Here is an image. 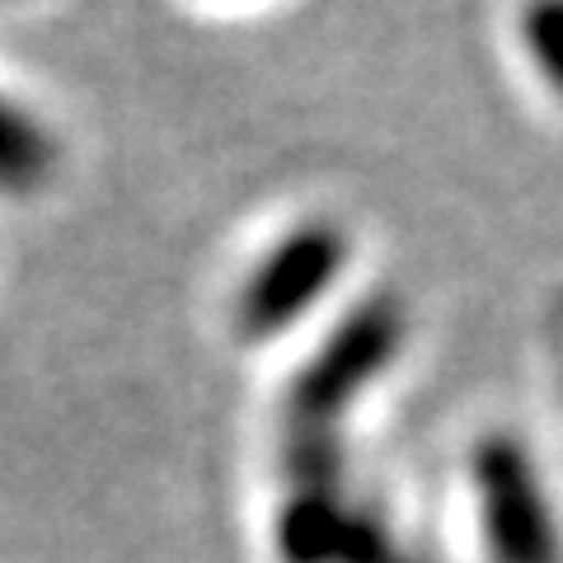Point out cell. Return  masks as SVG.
Listing matches in <instances>:
<instances>
[{
    "label": "cell",
    "mask_w": 563,
    "mask_h": 563,
    "mask_svg": "<svg viewBox=\"0 0 563 563\" xmlns=\"http://www.w3.org/2000/svg\"><path fill=\"white\" fill-rule=\"evenodd\" d=\"M52 161L57 151H52L47 132L0 99V192H33L47 179Z\"/></svg>",
    "instance_id": "4"
},
{
    "label": "cell",
    "mask_w": 563,
    "mask_h": 563,
    "mask_svg": "<svg viewBox=\"0 0 563 563\" xmlns=\"http://www.w3.org/2000/svg\"><path fill=\"white\" fill-rule=\"evenodd\" d=\"M352 244L343 225L333 221H301L291 225L273 250L263 254L250 277L240 282L235 296V324L250 343H268L291 324H301L306 314L329 296V287L343 277Z\"/></svg>",
    "instance_id": "1"
},
{
    "label": "cell",
    "mask_w": 563,
    "mask_h": 563,
    "mask_svg": "<svg viewBox=\"0 0 563 563\" xmlns=\"http://www.w3.org/2000/svg\"><path fill=\"white\" fill-rule=\"evenodd\" d=\"M404 306L395 296H366L357 310L343 314L333 339L314 347L306 372L291 385V422L296 432H324L404 347Z\"/></svg>",
    "instance_id": "2"
},
{
    "label": "cell",
    "mask_w": 563,
    "mask_h": 563,
    "mask_svg": "<svg viewBox=\"0 0 563 563\" xmlns=\"http://www.w3.org/2000/svg\"><path fill=\"white\" fill-rule=\"evenodd\" d=\"M474 498L493 563H559V531L536 461L517 437L493 432L474 446Z\"/></svg>",
    "instance_id": "3"
},
{
    "label": "cell",
    "mask_w": 563,
    "mask_h": 563,
    "mask_svg": "<svg viewBox=\"0 0 563 563\" xmlns=\"http://www.w3.org/2000/svg\"><path fill=\"white\" fill-rule=\"evenodd\" d=\"M517 43L544 90L563 99V0H521Z\"/></svg>",
    "instance_id": "5"
}]
</instances>
